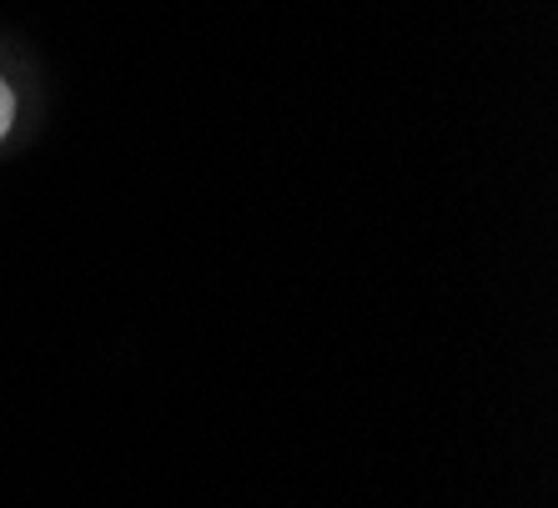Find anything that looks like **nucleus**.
<instances>
[{"instance_id":"nucleus-1","label":"nucleus","mask_w":558,"mask_h":508,"mask_svg":"<svg viewBox=\"0 0 558 508\" xmlns=\"http://www.w3.org/2000/svg\"><path fill=\"white\" fill-rule=\"evenodd\" d=\"M11 126H15V92L5 86V76H0V142L11 136Z\"/></svg>"}]
</instances>
